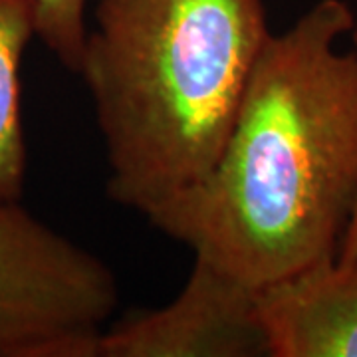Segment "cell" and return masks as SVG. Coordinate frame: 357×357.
<instances>
[{"label": "cell", "mask_w": 357, "mask_h": 357, "mask_svg": "<svg viewBox=\"0 0 357 357\" xmlns=\"http://www.w3.org/2000/svg\"><path fill=\"white\" fill-rule=\"evenodd\" d=\"M354 22L318 0L268 36L217 163L153 229L255 288L337 256L357 204V50H340Z\"/></svg>", "instance_id": "obj_1"}, {"label": "cell", "mask_w": 357, "mask_h": 357, "mask_svg": "<svg viewBox=\"0 0 357 357\" xmlns=\"http://www.w3.org/2000/svg\"><path fill=\"white\" fill-rule=\"evenodd\" d=\"M270 34L264 0H96L77 76L115 204L147 217L213 169Z\"/></svg>", "instance_id": "obj_2"}, {"label": "cell", "mask_w": 357, "mask_h": 357, "mask_svg": "<svg viewBox=\"0 0 357 357\" xmlns=\"http://www.w3.org/2000/svg\"><path fill=\"white\" fill-rule=\"evenodd\" d=\"M117 302L100 256L0 201V357H98Z\"/></svg>", "instance_id": "obj_3"}, {"label": "cell", "mask_w": 357, "mask_h": 357, "mask_svg": "<svg viewBox=\"0 0 357 357\" xmlns=\"http://www.w3.org/2000/svg\"><path fill=\"white\" fill-rule=\"evenodd\" d=\"M270 357L258 288L201 256L165 306L103 330L98 357Z\"/></svg>", "instance_id": "obj_4"}, {"label": "cell", "mask_w": 357, "mask_h": 357, "mask_svg": "<svg viewBox=\"0 0 357 357\" xmlns=\"http://www.w3.org/2000/svg\"><path fill=\"white\" fill-rule=\"evenodd\" d=\"M270 357H357V258H330L258 288Z\"/></svg>", "instance_id": "obj_5"}, {"label": "cell", "mask_w": 357, "mask_h": 357, "mask_svg": "<svg viewBox=\"0 0 357 357\" xmlns=\"http://www.w3.org/2000/svg\"><path fill=\"white\" fill-rule=\"evenodd\" d=\"M36 36L32 0H0V201H20L26 141L20 115V66Z\"/></svg>", "instance_id": "obj_6"}, {"label": "cell", "mask_w": 357, "mask_h": 357, "mask_svg": "<svg viewBox=\"0 0 357 357\" xmlns=\"http://www.w3.org/2000/svg\"><path fill=\"white\" fill-rule=\"evenodd\" d=\"M89 0H32L36 36L66 70L77 74L86 36Z\"/></svg>", "instance_id": "obj_7"}, {"label": "cell", "mask_w": 357, "mask_h": 357, "mask_svg": "<svg viewBox=\"0 0 357 357\" xmlns=\"http://www.w3.org/2000/svg\"><path fill=\"white\" fill-rule=\"evenodd\" d=\"M349 36H351L354 50H357V14H356V22H354V28H351ZM337 258H344V260L357 258V204H356V208H354L351 220H349V225H347V229H345L344 232V238H342L340 250H337Z\"/></svg>", "instance_id": "obj_8"}]
</instances>
